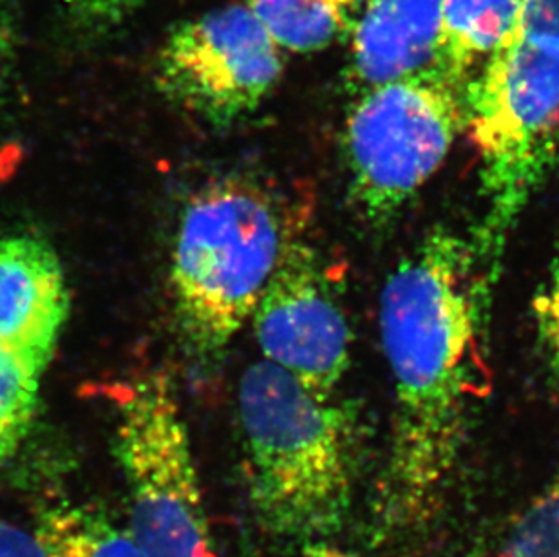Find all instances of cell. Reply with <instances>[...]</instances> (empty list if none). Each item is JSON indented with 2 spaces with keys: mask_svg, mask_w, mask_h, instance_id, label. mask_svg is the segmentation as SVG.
Instances as JSON below:
<instances>
[{
  "mask_svg": "<svg viewBox=\"0 0 559 557\" xmlns=\"http://www.w3.org/2000/svg\"><path fill=\"white\" fill-rule=\"evenodd\" d=\"M491 286L469 239L429 232L380 295V335L395 413L374 505L373 540H409L442 503L478 394Z\"/></svg>",
  "mask_w": 559,
  "mask_h": 557,
  "instance_id": "6da1fadb",
  "label": "cell"
},
{
  "mask_svg": "<svg viewBox=\"0 0 559 557\" xmlns=\"http://www.w3.org/2000/svg\"><path fill=\"white\" fill-rule=\"evenodd\" d=\"M250 503L275 540L319 545L346 525L359 478L355 411L266 360L239 382Z\"/></svg>",
  "mask_w": 559,
  "mask_h": 557,
  "instance_id": "7a4b0ae2",
  "label": "cell"
},
{
  "mask_svg": "<svg viewBox=\"0 0 559 557\" xmlns=\"http://www.w3.org/2000/svg\"><path fill=\"white\" fill-rule=\"evenodd\" d=\"M288 232L274 198L247 178L201 187L176 232L170 286L178 328L198 357L216 358L252 319Z\"/></svg>",
  "mask_w": 559,
  "mask_h": 557,
  "instance_id": "3957f363",
  "label": "cell"
},
{
  "mask_svg": "<svg viewBox=\"0 0 559 557\" xmlns=\"http://www.w3.org/2000/svg\"><path fill=\"white\" fill-rule=\"evenodd\" d=\"M464 85L437 68L360 91L344 123L349 194L384 225L442 167L465 129Z\"/></svg>",
  "mask_w": 559,
  "mask_h": 557,
  "instance_id": "277c9868",
  "label": "cell"
},
{
  "mask_svg": "<svg viewBox=\"0 0 559 557\" xmlns=\"http://www.w3.org/2000/svg\"><path fill=\"white\" fill-rule=\"evenodd\" d=\"M115 452L129 490V531L147 557H217L189 431L167 375L127 393Z\"/></svg>",
  "mask_w": 559,
  "mask_h": 557,
  "instance_id": "5b68a950",
  "label": "cell"
},
{
  "mask_svg": "<svg viewBox=\"0 0 559 557\" xmlns=\"http://www.w3.org/2000/svg\"><path fill=\"white\" fill-rule=\"evenodd\" d=\"M283 69V49L247 0L176 24L154 58L158 90L219 127L258 111Z\"/></svg>",
  "mask_w": 559,
  "mask_h": 557,
  "instance_id": "8992f818",
  "label": "cell"
},
{
  "mask_svg": "<svg viewBox=\"0 0 559 557\" xmlns=\"http://www.w3.org/2000/svg\"><path fill=\"white\" fill-rule=\"evenodd\" d=\"M250 321L263 360L333 396L349 368V328L316 250L301 237H286Z\"/></svg>",
  "mask_w": 559,
  "mask_h": 557,
  "instance_id": "52a82bcc",
  "label": "cell"
},
{
  "mask_svg": "<svg viewBox=\"0 0 559 557\" xmlns=\"http://www.w3.org/2000/svg\"><path fill=\"white\" fill-rule=\"evenodd\" d=\"M68 311L66 277L53 247L29 234L0 239V346L44 374Z\"/></svg>",
  "mask_w": 559,
  "mask_h": 557,
  "instance_id": "ba28073f",
  "label": "cell"
},
{
  "mask_svg": "<svg viewBox=\"0 0 559 557\" xmlns=\"http://www.w3.org/2000/svg\"><path fill=\"white\" fill-rule=\"evenodd\" d=\"M442 0H365L352 35L355 93L433 68Z\"/></svg>",
  "mask_w": 559,
  "mask_h": 557,
  "instance_id": "9c48e42d",
  "label": "cell"
},
{
  "mask_svg": "<svg viewBox=\"0 0 559 557\" xmlns=\"http://www.w3.org/2000/svg\"><path fill=\"white\" fill-rule=\"evenodd\" d=\"M522 0H442L433 68L467 87L516 27Z\"/></svg>",
  "mask_w": 559,
  "mask_h": 557,
  "instance_id": "30bf717a",
  "label": "cell"
},
{
  "mask_svg": "<svg viewBox=\"0 0 559 557\" xmlns=\"http://www.w3.org/2000/svg\"><path fill=\"white\" fill-rule=\"evenodd\" d=\"M283 51L319 54L352 38L365 0H247Z\"/></svg>",
  "mask_w": 559,
  "mask_h": 557,
  "instance_id": "8fae6325",
  "label": "cell"
},
{
  "mask_svg": "<svg viewBox=\"0 0 559 557\" xmlns=\"http://www.w3.org/2000/svg\"><path fill=\"white\" fill-rule=\"evenodd\" d=\"M46 557H147L129 531L93 505H46L35 526Z\"/></svg>",
  "mask_w": 559,
  "mask_h": 557,
  "instance_id": "7c38bea8",
  "label": "cell"
},
{
  "mask_svg": "<svg viewBox=\"0 0 559 557\" xmlns=\"http://www.w3.org/2000/svg\"><path fill=\"white\" fill-rule=\"evenodd\" d=\"M43 375L0 346V467L11 462L32 432Z\"/></svg>",
  "mask_w": 559,
  "mask_h": 557,
  "instance_id": "4fadbf2b",
  "label": "cell"
},
{
  "mask_svg": "<svg viewBox=\"0 0 559 557\" xmlns=\"http://www.w3.org/2000/svg\"><path fill=\"white\" fill-rule=\"evenodd\" d=\"M495 557H559V476L512 521Z\"/></svg>",
  "mask_w": 559,
  "mask_h": 557,
  "instance_id": "5bb4252c",
  "label": "cell"
},
{
  "mask_svg": "<svg viewBox=\"0 0 559 557\" xmlns=\"http://www.w3.org/2000/svg\"><path fill=\"white\" fill-rule=\"evenodd\" d=\"M533 313L545 363L559 379V253L550 264L549 278L534 299Z\"/></svg>",
  "mask_w": 559,
  "mask_h": 557,
  "instance_id": "9a60e30c",
  "label": "cell"
},
{
  "mask_svg": "<svg viewBox=\"0 0 559 557\" xmlns=\"http://www.w3.org/2000/svg\"><path fill=\"white\" fill-rule=\"evenodd\" d=\"M151 0H63L66 15L74 29L104 33L122 24Z\"/></svg>",
  "mask_w": 559,
  "mask_h": 557,
  "instance_id": "2e32d148",
  "label": "cell"
},
{
  "mask_svg": "<svg viewBox=\"0 0 559 557\" xmlns=\"http://www.w3.org/2000/svg\"><path fill=\"white\" fill-rule=\"evenodd\" d=\"M514 29L559 38V0H522L520 21Z\"/></svg>",
  "mask_w": 559,
  "mask_h": 557,
  "instance_id": "e0dca14e",
  "label": "cell"
},
{
  "mask_svg": "<svg viewBox=\"0 0 559 557\" xmlns=\"http://www.w3.org/2000/svg\"><path fill=\"white\" fill-rule=\"evenodd\" d=\"M19 22L10 0H0V91L4 90L11 76L19 54Z\"/></svg>",
  "mask_w": 559,
  "mask_h": 557,
  "instance_id": "ac0fdd59",
  "label": "cell"
},
{
  "mask_svg": "<svg viewBox=\"0 0 559 557\" xmlns=\"http://www.w3.org/2000/svg\"><path fill=\"white\" fill-rule=\"evenodd\" d=\"M0 557H46L35 532L0 520Z\"/></svg>",
  "mask_w": 559,
  "mask_h": 557,
  "instance_id": "d6986e66",
  "label": "cell"
},
{
  "mask_svg": "<svg viewBox=\"0 0 559 557\" xmlns=\"http://www.w3.org/2000/svg\"><path fill=\"white\" fill-rule=\"evenodd\" d=\"M307 557H346L344 554L337 553V550H330L324 545H311V553Z\"/></svg>",
  "mask_w": 559,
  "mask_h": 557,
  "instance_id": "ffe728a7",
  "label": "cell"
}]
</instances>
